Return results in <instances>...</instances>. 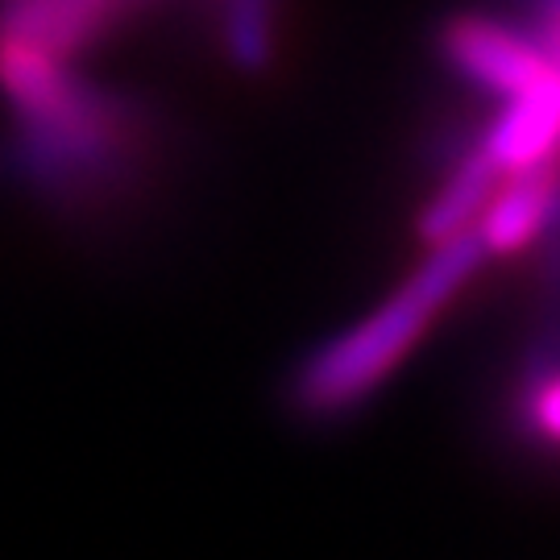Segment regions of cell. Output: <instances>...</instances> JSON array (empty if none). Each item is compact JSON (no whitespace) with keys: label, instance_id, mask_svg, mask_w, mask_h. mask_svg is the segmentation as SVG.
Instances as JSON below:
<instances>
[{"label":"cell","instance_id":"obj_4","mask_svg":"<svg viewBox=\"0 0 560 560\" xmlns=\"http://www.w3.org/2000/svg\"><path fill=\"white\" fill-rule=\"evenodd\" d=\"M560 203V162H544L532 171H515L502 175L494 196L486 200L481 217L474 221V237H478L486 258H506L520 254L523 245L544 233V224L557 217Z\"/></svg>","mask_w":560,"mask_h":560},{"label":"cell","instance_id":"obj_1","mask_svg":"<svg viewBox=\"0 0 560 560\" xmlns=\"http://www.w3.org/2000/svg\"><path fill=\"white\" fill-rule=\"evenodd\" d=\"M481 261L486 254L474 233L432 245L428 261L395 287L390 300H382L370 316H361L349 332L332 337L303 365L295 382L303 407L316 416H332L370 399L428 337V328L457 300L460 287L478 275Z\"/></svg>","mask_w":560,"mask_h":560},{"label":"cell","instance_id":"obj_3","mask_svg":"<svg viewBox=\"0 0 560 560\" xmlns=\"http://www.w3.org/2000/svg\"><path fill=\"white\" fill-rule=\"evenodd\" d=\"M478 141L502 175L560 162V67L548 62L527 88L506 96L502 113Z\"/></svg>","mask_w":560,"mask_h":560},{"label":"cell","instance_id":"obj_6","mask_svg":"<svg viewBox=\"0 0 560 560\" xmlns=\"http://www.w3.org/2000/svg\"><path fill=\"white\" fill-rule=\"evenodd\" d=\"M527 416H532V423H536V432H540V436H548V441L560 444V370L544 374L540 386L532 390Z\"/></svg>","mask_w":560,"mask_h":560},{"label":"cell","instance_id":"obj_2","mask_svg":"<svg viewBox=\"0 0 560 560\" xmlns=\"http://www.w3.org/2000/svg\"><path fill=\"white\" fill-rule=\"evenodd\" d=\"M441 50L460 80L499 101L515 96L548 67L532 34L494 18H481V13H460L448 21L441 30Z\"/></svg>","mask_w":560,"mask_h":560},{"label":"cell","instance_id":"obj_5","mask_svg":"<svg viewBox=\"0 0 560 560\" xmlns=\"http://www.w3.org/2000/svg\"><path fill=\"white\" fill-rule=\"evenodd\" d=\"M499 179H502V171L494 166V159L486 154L481 141H474L457 159V166L448 171V179H444V187L436 191V200L423 208V217H420L423 241H428V245H441V241H448V237L469 233L474 221L481 217L486 200L494 196Z\"/></svg>","mask_w":560,"mask_h":560}]
</instances>
